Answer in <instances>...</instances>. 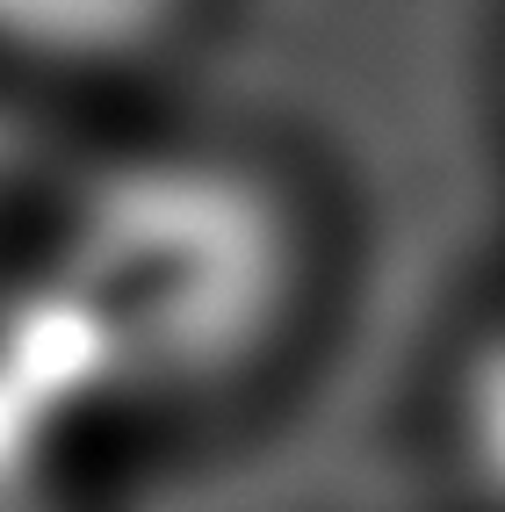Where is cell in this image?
Returning a JSON list of instances; mask_svg holds the SVG:
<instances>
[{"label": "cell", "instance_id": "cell-1", "mask_svg": "<svg viewBox=\"0 0 505 512\" xmlns=\"http://www.w3.org/2000/svg\"><path fill=\"white\" fill-rule=\"evenodd\" d=\"M37 275L73 303L116 412H217L260 390L318 303V210L239 138H130L73 166Z\"/></svg>", "mask_w": 505, "mask_h": 512}, {"label": "cell", "instance_id": "cell-2", "mask_svg": "<svg viewBox=\"0 0 505 512\" xmlns=\"http://www.w3.org/2000/svg\"><path fill=\"white\" fill-rule=\"evenodd\" d=\"M202 0H0V65L44 80H123L166 58Z\"/></svg>", "mask_w": 505, "mask_h": 512}, {"label": "cell", "instance_id": "cell-3", "mask_svg": "<svg viewBox=\"0 0 505 512\" xmlns=\"http://www.w3.org/2000/svg\"><path fill=\"white\" fill-rule=\"evenodd\" d=\"M441 455L469 512H505V296L469 318L441 368Z\"/></svg>", "mask_w": 505, "mask_h": 512}]
</instances>
